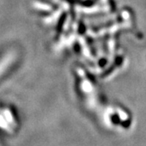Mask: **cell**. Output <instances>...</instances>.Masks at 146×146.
<instances>
[{"label": "cell", "instance_id": "cell-2", "mask_svg": "<svg viewBox=\"0 0 146 146\" xmlns=\"http://www.w3.org/2000/svg\"><path fill=\"white\" fill-rule=\"evenodd\" d=\"M106 63V60L105 58H102V60L100 61V65H101L102 67L103 65H105Z\"/></svg>", "mask_w": 146, "mask_h": 146}, {"label": "cell", "instance_id": "cell-1", "mask_svg": "<svg viewBox=\"0 0 146 146\" xmlns=\"http://www.w3.org/2000/svg\"><path fill=\"white\" fill-rule=\"evenodd\" d=\"M110 5V7H111V10L112 11H115V9H116V6H115V1L114 0H109Z\"/></svg>", "mask_w": 146, "mask_h": 146}]
</instances>
